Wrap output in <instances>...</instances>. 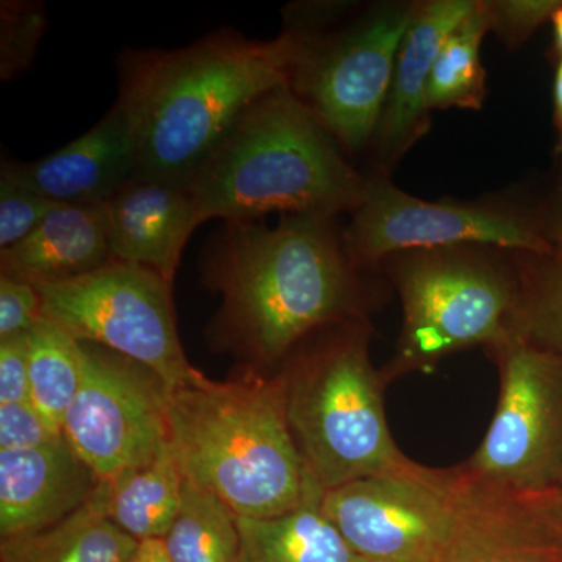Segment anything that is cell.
Returning <instances> with one entry per match:
<instances>
[{
    "mask_svg": "<svg viewBox=\"0 0 562 562\" xmlns=\"http://www.w3.org/2000/svg\"><path fill=\"white\" fill-rule=\"evenodd\" d=\"M187 184L199 227L271 213L335 220L361 205L368 179L283 85L251 103Z\"/></svg>",
    "mask_w": 562,
    "mask_h": 562,
    "instance_id": "277c9868",
    "label": "cell"
},
{
    "mask_svg": "<svg viewBox=\"0 0 562 562\" xmlns=\"http://www.w3.org/2000/svg\"><path fill=\"white\" fill-rule=\"evenodd\" d=\"M324 492L313 479L297 508L266 519L238 517L239 562H364L322 513Z\"/></svg>",
    "mask_w": 562,
    "mask_h": 562,
    "instance_id": "d6986e66",
    "label": "cell"
},
{
    "mask_svg": "<svg viewBox=\"0 0 562 562\" xmlns=\"http://www.w3.org/2000/svg\"><path fill=\"white\" fill-rule=\"evenodd\" d=\"M453 473L452 530L431 562H560L562 491L524 494Z\"/></svg>",
    "mask_w": 562,
    "mask_h": 562,
    "instance_id": "4fadbf2b",
    "label": "cell"
},
{
    "mask_svg": "<svg viewBox=\"0 0 562 562\" xmlns=\"http://www.w3.org/2000/svg\"><path fill=\"white\" fill-rule=\"evenodd\" d=\"M111 261L102 205H57L21 243L0 250V277L33 286L85 276Z\"/></svg>",
    "mask_w": 562,
    "mask_h": 562,
    "instance_id": "ac0fdd59",
    "label": "cell"
},
{
    "mask_svg": "<svg viewBox=\"0 0 562 562\" xmlns=\"http://www.w3.org/2000/svg\"><path fill=\"white\" fill-rule=\"evenodd\" d=\"M36 288L46 319L77 341L98 344L146 366L168 390L201 373L181 346L172 284L151 269L111 260L76 279Z\"/></svg>",
    "mask_w": 562,
    "mask_h": 562,
    "instance_id": "ba28073f",
    "label": "cell"
},
{
    "mask_svg": "<svg viewBox=\"0 0 562 562\" xmlns=\"http://www.w3.org/2000/svg\"><path fill=\"white\" fill-rule=\"evenodd\" d=\"M453 482L368 476L325 491L321 508L364 562H431L452 530Z\"/></svg>",
    "mask_w": 562,
    "mask_h": 562,
    "instance_id": "7c38bea8",
    "label": "cell"
},
{
    "mask_svg": "<svg viewBox=\"0 0 562 562\" xmlns=\"http://www.w3.org/2000/svg\"><path fill=\"white\" fill-rule=\"evenodd\" d=\"M554 127H557V154H562V60L558 63L553 83Z\"/></svg>",
    "mask_w": 562,
    "mask_h": 562,
    "instance_id": "d6a6232c",
    "label": "cell"
},
{
    "mask_svg": "<svg viewBox=\"0 0 562 562\" xmlns=\"http://www.w3.org/2000/svg\"><path fill=\"white\" fill-rule=\"evenodd\" d=\"M57 205L0 172V250L27 238Z\"/></svg>",
    "mask_w": 562,
    "mask_h": 562,
    "instance_id": "4316f807",
    "label": "cell"
},
{
    "mask_svg": "<svg viewBox=\"0 0 562 562\" xmlns=\"http://www.w3.org/2000/svg\"><path fill=\"white\" fill-rule=\"evenodd\" d=\"M553 32H554V44H557L558 54H560V60H562V5L560 9L554 11L552 16Z\"/></svg>",
    "mask_w": 562,
    "mask_h": 562,
    "instance_id": "e575fe53",
    "label": "cell"
},
{
    "mask_svg": "<svg viewBox=\"0 0 562 562\" xmlns=\"http://www.w3.org/2000/svg\"><path fill=\"white\" fill-rule=\"evenodd\" d=\"M83 347V380L63 435L99 482L168 449V387L146 366L98 344Z\"/></svg>",
    "mask_w": 562,
    "mask_h": 562,
    "instance_id": "8fae6325",
    "label": "cell"
},
{
    "mask_svg": "<svg viewBox=\"0 0 562 562\" xmlns=\"http://www.w3.org/2000/svg\"><path fill=\"white\" fill-rule=\"evenodd\" d=\"M43 319L38 288L0 277V341L27 335Z\"/></svg>",
    "mask_w": 562,
    "mask_h": 562,
    "instance_id": "f546056e",
    "label": "cell"
},
{
    "mask_svg": "<svg viewBox=\"0 0 562 562\" xmlns=\"http://www.w3.org/2000/svg\"><path fill=\"white\" fill-rule=\"evenodd\" d=\"M102 210L111 260L144 266L172 284L184 246L198 228L188 184L138 172Z\"/></svg>",
    "mask_w": 562,
    "mask_h": 562,
    "instance_id": "9a60e30c",
    "label": "cell"
},
{
    "mask_svg": "<svg viewBox=\"0 0 562 562\" xmlns=\"http://www.w3.org/2000/svg\"><path fill=\"white\" fill-rule=\"evenodd\" d=\"M562 0H491L484 2L490 16L491 32L497 33L508 46H520L552 20Z\"/></svg>",
    "mask_w": 562,
    "mask_h": 562,
    "instance_id": "83f0119b",
    "label": "cell"
},
{
    "mask_svg": "<svg viewBox=\"0 0 562 562\" xmlns=\"http://www.w3.org/2000/svg\"><path fill=\"white\" fill-rule=\"evenodd\" d=\"M172 562H239L238 516L194 483H183L179 514L162 539Z\"/></svg>",
    "mask_w": 562,
    "mask_h": 562,
    "instance_id": "603a6c76",
    "label": "cell"
},
{
    "mask_svg": "<svg viewBox=\"0 0 562 562\" xmlns=\"http://www.w3.org/2000/svg\"><path fill=\"white\" fill-rule=\"evenodd\" d=\"M355 266L375 265L403 251L491 246L516 254L558 250L549 225L506 206L425 202L384 177L368 180L361 205L342 233Z\"/></svg>",
    "mask_w": 562,
    "mask_h": 562,
    "instance_id": "30bf717a",
    "label": "cell"
},
{
    "mask_svg": "<svg viewBox=\"0 0 562 562\" xmlns=\"http://www.w3.org/2000/svg\"><path fill=\"white\" fill-rule=\"evenodd\" d=\"M29 333L0 341V405L29 402Z\"/></svg>",
    "mask_w": 562,
    "mask_h": 562,
    "instance_id": "4dcf8cb0",
    "label": "cell"
},
{
    "mask_svg": "<svg viewBox=\"0 0 562 562\" xmlns=\"http://www.w3.org/2000/svg\"><path fill=\"white\" fill-rule=\"evenodd\" d=\"M413 10L384 7L333 32L292 20L284 31L292 41L288 85L342 149L360 150L376 135Z\"/></svg>",
    "mask_w": 562,
    "mask_h": 562,
    "instance_id": "52a82bcc",
    "label": "cell"
},
{
    "mask_svg": "<svg viewBox=\"0 0 562 562\" xmlns=\"http://www.w3.org/2000/svg\"><path fill=\"white\" fill-rule=\"evenodd\" d=\"M368 344L357 317L314 331L283 361L288 422L306 471L324 491L368 476L447 482L450 471L416 464L392 441Z\"/></svg>",
    "mask_w": 562,
    "mask_h": 562,
    "instance_id": "5b68a950",
    "label": "cell"
},
{
    "mask_svg": "<svg viewBox=\"0 0 562 562\" xmlns=\"http://www.w3.org/2000/svg\"><path fill=\"white\" fill-rule=\"evenodd\" d=\"M131 562H172L166 552L162 539H150L138 543Z\"/></svg>",
    "mask_w": 562,
    "mask_h": 562,
    "instance_id": "1f68e13d",
    "label": "cell"
},
{
    "mask_svg": "<svg viewBox=\"0 0 562 562\" xmlns=\"http://www.w3.org/2000/svg\"><path fill=\"white\" fill-rule=\"evenodd\" d=\"M61 438L31 402L0 405V450L40 449Z\"/></svg>",
    "mask_w": 562,
    "mask_h": 562,
    "instance_id": "f1b7e54d",
    "label": "cell"
},
{
    "mask_svg": "<svg viewBox=\"0 0 562 562\" xmlns=\"http://www.w3.org/2000/svg\"><path fill=\"white\" fill-rule=\"evenodd\" d=\"M479 247L403 251L386 258L405 313L392 375L482 344L497 350L513 338L519 284Z\"/></svg>",
    "mask_w": 562,
    "mask_h": 562,
    "instance_id": "8992f818",
    "label": "cell"
},
{
    "mask_svg": "<svg viewBox=\"0 0 562 562\" xmlns=\"http://www.w3.org/2000/svg\"><path fill=\"white\" fill-rule=\"evenodd\" d=\"M83 380V347L44 317L29 333V391L33 408L63 435L66 416Z\"/></svg>",
    "mask_w": 562,
    "mask_h": 562,
    "instance_id": "7402d4cb",
    "label": "cell"
},
{
    "mask_svg": "<svg viewBox=\"0 0 562 562\" xmlns=\"http://www.w3.org/2000/svg\"><path fill=\"white\" fill-rule=\"evenodd\" d=\"M501 401L464 479L524 494L562 491V355L514 333L497 350Z\"/></svg>",
    "mask_w": 562,
    "mask_h": 562,
    "instance_id": "9c48e42d",
    "label": "cell"
},
{
    "mask_svg": "<svg viewBox=\"0 0 562 562\" xmlns=\"http://www.w3.org/2000/svg\"><path fill=\"white\" fill-rule=\"evenodd\" d=\"M292 41L216 31L181 49H127L117 58L120 106L139 172L183 181L251 103L290 83Z\"/></svg>",
    "mask_w": 562,
    "mask_h": 562,
    "instance_id": "7a4b0ae2",
    "label": "cell"
},
{
    "mask_svg": "<svg viewBox=\"0 0 562 562\" xmlns=\"http://www.w3.org/2000/svg\"><path fill=\"white\" fill-rule=\"evenodd\" d=\"M98 476L66 441L0 450V538L46 530L83 508Z\"/></svg>",
    "mask_w": 562,
    "mask_h": 562,
    "instance_id": "2e32d148",
    "label": "cell"
},
{
    "mask_svg": "<svg viewBox=\"0 0 562 562\" xmlns=\"http://www.w3.org/2000/svg\"><path fill=\"white\" fill-rule=\"evenodd\" d=\"M0 172L50 202L102 205L139 172V161L127 121L114 103L80 138L41 160H2Z\"/></svg>",
    "mask_w": 562,
    "mask_h": 562,
    "instance_id": "5bb4252c",
    "label": "cell"
},
{
    "mask_svg": "<svg viewBox=\"0 0 562 562\" xmlns=\"http://www.w3.org/2000/svg\"><path fill=\"white\" fill-rule=\"evenodd\" d=\"M560 562H562V557H561V560H560Z\"/></svg>",
    "mask_w": 562,
    "mask_h": 562,
    "instance_id": "d590c367",
    "label": "cell"
},
{
    "mask_svg": "<svg viewBox=\"0 0 562 562\" xmlns=\"http://www.w3.org/2000/svg\"><path fill=\"white\" fill-rule=\"evenodd\" d=\"M491 32L484 2L446 40L432 66L425 105L427 110H480L486 98V72L480 60L484 35Z\"/></svg>",
    "mask_w": 562,
    "mask_h": 562,
    "instance_id": "cb8c5ba5",
    "label": "cell"
},
{
    "mask_svg": "<svg viewBox=\"0 0 562 562\" xmlns=\"http://www.w3.org/2000/svg\"><path fill=\"white\" fill-rule=\"evenodd\" d=\"M46 25L47 14L43 2H0V80L7 83L32 69Z\"/></svg>",
    "mask_w": 562,
    "mask_h": 562,
    "instance_id": "484cf974",
    "label": "cell"
},
{
    "mask_svg": "<svg viewBox=\"0 0 562 562\" xmlns=\"http://www.w3.org/2000/svg\"><path fill=\"white\" fill-rule=\"evenodd\" d=\"M475 7V0H430L414 5L375 135L386 160H398L430 127L425 92L432 66L450 33Z\"/></svg>",
    "mask_w": 562,
    "mask_h": 562,
    "instance_id": "e0dca14e",
    "label": "cell"
},
{
    "mask_svg": "<svg viewBox=\"0 0 562 562\" xmlns=\"http://www.w3.org/2000/svg\"><path fill=\"white\" fill-rule=\"evenodd\" d=\"M184 479L168 449L154 460L99 482L92 501L135 541L165 539L179 514Z\"/></svg>",
    "mask_w": 562,
    "mask_h": 562,
    "instance_id": "ffe728a7",
    "label": "cell"
},
{
    "mask_svg": "<svg viewBox=\"0 0 562 562\" xmlns=\"http://www.w3.org/2000/svg\"><path fill=\"white\" fill-rule=\"evenodd\" d=\"M138 543L91 498L54 527L2 539L0 562H131Z\"/></svg>",
    "mask_w": 562,
    "mask_h": 562,
    "instance_id": "44dd1931",
    "label": "cell"
},
{
    "mask_svg": "<svg viewBox=\"0 0 562 562\" xmlns=\"http://www.w3.org/2000/svg\"><path fill=\"white\" fill-rule=\"evenodd\" d=\"M547 225H549L550 238L557 244L558 249L562 250V194L558 202L557 213H554L552 222Z\"/></svg>",
    "mask_w": 562,
    "mask_h": 562,
    "instance_id": "836d02e7",
    "label": "cell"
},
{
    "mask_svg": "<svg viewBox=\"0 0 562 562\" xmlns=\"http://www.w3.org/2000/svg\"><path fill=\"white\" fill-rule=\"evenodd\" d=\"M168 450L187 482L238 517L297 508L313 476L288 422L283 373L243 368L225 382L199 373L168 390Z\"/></svg>",
    "mask_w": 562,
    "mask_h": 562,
    "instance_id": "3957f363",
    "label": "cell"
},
{
    "mask_svg": "<svg viewBox=\"0 0 562 562\" xmlns=\"http://www.w3.org/2000/svg\"><path fill=\"white\" fill-rule=\"evenodd\" d=\"M516 330L535 346L562 355V250L522 254Z\"/></svg>",
    "mask_w": 562,
    "mask_h": 562,
    "instance_id": "d4e9b609",
    "label": "cell"
},
{
    "mask_svg": "<svg viewBox=\"0 0 562 562\" xmlns=\"http://www.w3.org/2000/svg\"><path fill=\"white\" fill-rule=\"evenodd\" d=\"M201 273L222 297L206 339L243 368L269 372L314 331L360 317L357 266L331 217L222 222Z\"/></svg>",
    "mask_w": 562,
    "mask_h": 562,
    "instance_id": "6da1fadb",
    "label": "cell"
}]
</instances>
